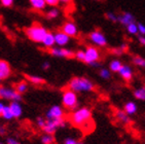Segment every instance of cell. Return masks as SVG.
I'll list each match as a JSON object with an SVG mask.
<instances>
[{"label":"cell","instance_id":"cell-9","mask_svg":"<svg viewBox=\"0 0 145 144\" xmlns=\"http://www.w3.org/2000/svg\"><path fill=\"white\" fill-rule=\"evenodd\" d=\"M89 39H91L92 42H94L96 45H98V46L103 47L107 45L106 37H105V35H104L100 30L93 31L92 33L89 34Z\"/></svg>","mask_w":145,"mask_h":144},{"label":"cell","instance_id":"cell-7","mask_svg":"<svg viewBox=\"0 0 145 144\" xmlns=\"http://www.w3.org/2000/svg\"><path fill=\"white\" fill-rule=\"evenodd\" d=\"M0 99L9 100L12 102H21L22 101V95L19 94L12 88L0 86Z\"/></svg>","mask_w":145,"mask_h":144},{"label":"cell","instance_id":"cell-41","mask_svg":"<svg viewBox=\"0 0 145 144\" xmlns=\"http://www.w3.org/2000/svg\"><path fill=\"white\" fill-rule=\"evenodd\" d=\"M6 132H7V130H6L5 126H0V135L4 136L6 134Z\"/></svg>","mask_w":145,"mask_h":144},{"label":"cell","instance_id":"cell-24","mask_svg":"<svg viewBox=\"0 0 145 144\" xmlns=\"http://www.w3.org/2000/svg\"><path fill=\"white\" fill-rule=\"evenodd\" d=\"M121 67H123V63L120 60H112L109 64V68L112 72H118Z\"/></svg>","mask_w":145,"mask_h":144},{"label":"cell","instance_id":"cell-34","mask_svg":"<svg viewBox=\"0 0 145 144\" xmlns=\"http://www.w3.org/2000/svg\"><path fill=\"white\" fill-rule=\"evenodd\" d=\"M105 18L109 21H111V22H117V16H115L113 12H106Z\"/></svg>","mask_w":145,"mask_h":144},{"label":"cell","instance_id":"cell-8","mask_svg":"<svg viewBox=\"0 0 145 144\" xmlns=\"http://www.w3.org/2000/svg\"><path fill=\"white\" fill-rule=\"evenodd\" d=\"M48 53L54 57H59V58H66L72 59L75 57V53L68 48H61V47H52L48 50Z\"/></svg>","mask_w":145,"mask_h":144},{"label":"cell","instance_id":"cell-30","mask_svg":"<svg viewBox=\"0 0 145 144\" xmlns=\"http://www.w3.org/2000/svg\"><path fill=\"white\" fill-rule=\"evenodd\" d=\"M99 75H100L102 78H104V79H109L110 76H111V73H110V71H109L108 69L103 68V69H101L100 71H99Z\"/></svg>","mask_w":145,"mask_h":144},{"label":"cell","instance_id":"cell-42","mask_svg":"<svg viewBox=\"0 0 145 144\" xmlns=\"http://www.w3.org/2000/svg\"><path fill=\"white\" fill-rule=\"evenodd\" d=\"M50 63H48V62H44V63L42 64V69L43 70H48V68H50Z\"/></svg>","mask_w":145,"mask_h":144},{"label":"cell","instance_id":"cell-19","mask_svg":"<svg viewBox=\"0 0 145 144\" xmlns=\"http://www.w3.org/2000/svg\"><path fill=\"white\" fill-rule=\"evenodd\" d=\"M137 110H138V107L134 102H128L126 103V105L123 106V111L128 114L129 117L136 113Z\"/></svg>","mask_w":145,"mask_h":144},{"label":"cell","instance_id":"cell-36","mask_svg":"<svg viewBox=\"0 0 145 144\" xmlns=\"http://www.w3.org/2000/svg\"><path fill=\"white\" fill-rule=\"evenodd\" d=\"M137 26H138V32L140 33V35H145V26L143 25L142 23H138L137 24Z\"/></svg>","mask_w":145,"mask_h":144},{"label":"cell","instance_id":"cell-13","mask_svg":"<svg viewBox=\"0 0 145 144\" xmlns=\"http://www.w3.org/2000/svg\"><path fill=\"white\" fill-rule=\"evenodd\" d=\"M117 22H120L121 25H125L127 27V26L130 25V24L135 23V18L131 12L125 11V12H123L121 14L117 16Z\"/></svg>","mask_w":145,"mask_h":144},{"label":"cell","instance_id":"cell-40","mask_svg":"<svg viewBox=\"0 0 145 144\" xmlns=\"http://www.w3.org/2000/svg\"><path fill=\"white\" fill-rule=\"evenodd\" d=\"M138 40H139L140 45L145 46V37L143 35H138Z\"/></svg>","mask_w":145,"mask_h":144},{"label":"cell","instance_id":"cell-44","mask_svg":"<svg viewBox=\"0 0 145 144\" xmlns=\"http://www.w3.org/2000/svg\"><path fill=\"white\" fill-rule=\"evenodd\" d=\"M72 0H60V2H63V3H69L71 2Z\"/></svg>","mask_w":145,"mask_h":144},{"label":"cell","instance_id":"cell-10","mask_svg":"<svg viewBox=\"0 0 145 144\" xmlns=\"http://www.w3.org/2000/svg\"><path fill=\"white\" fill-rule=\"evenodd\" d=\"M46 119H57L64 118V109L59 105H54L50 108L45 115Z\"/></svg>","mask_w":145,"mask_h":144},{"label":"cell","instance_id":"cell-2","mask_svg":"<svg viewBox=\"0 0 145 144\" xmlns=\"http://www.w3.org/2000/svg\"><path fill=\"white\" fill-rule=\"evenodd\" d=\"M95 84L87 77H73L69 81L68 89L74 93H84V92H93L95 90Z\"/></svg>","mask_w":145,"mask_h":144},{"label":"cell","instance_id":"cell-17","mask_svg":"<svg viewBox=\"0 0 145 144\" xmlns=\"http://www.w3.org/2000/svg\"><path fill=\"white\" fill-rule=\"evenodd\" d=\"M9 107H10V110L12 112V115L16 118H19V117H22L23 113V107L22 105L20 104V102H11L9 104Z\"/></svg>","mask_w":145,"mask_h":144},{"label":"cell","instance_id":"cell-43","mask_svg":"<svg viewBox=\"0 0 145 144\" xmlns=\"http://www.w3.org/2000/svg\"><path fill=\"white\" fill-rule=\"evenodd\" d=\"M4 107H5V105H4V104H3L2 102H0V117H1V114H2Z\"/></svg>","mask_w":145,"mask_h":144},{"label":"cell","instance_id":"cell-35","mask_svg":"<svg viewBox=\"0 0 145 144\" xmlns=\"http://www.w3.org/2000/svg\"><path fill=\"white\" fill-rule=\"evenodd\" d=\"M0 2L5 7H11L14 5V0H0Z\"/></svg>","mask_w":145,"mask_h":144},{"label":"cell","instance_id":"cell-26","mask_svg":"<svg viewBox=\"0 0 145 144\" xmlns=\"http://www.w3.org/2000/svg\"><path fill=\"white\" fill-rule=\"evenodd\" d=\"M41 142L42 144H56V139H55L54 135L45 134L41 137Z\"/></svg>","mask_w":145,"mask_h":144},{"label":"cell","instance_id":"cell-47","mask_svg":"<svg viewBox=\"0 0 145 144\" xmlns=\"http://www.w3.org/2000/svg\"><path fill=\"white\" fill-rule=\"evenodd\" d=\"M0 144H3V143H1V142H0Z\"/></svg>","mask_w":145,"mask_h":144},{"label":"cell","instance_id":"cell-3","mask_svg":"<svg viewBox=\"0 0 145 144\" xmlns=\"http://www.w3.org/2000/svg\"><path fill=\"white\" fill-rule=\"evenodd\" d=\"M48 32V31L43 26L39 25L37 23L26 29V35L28 36V38L30 40L34 42H42Z\"/></svg>","mask_w":145,"mask_h":144},{"label":"cell","instance_id":"cell-15","mask_svg":"<svg viewBox=\"0 0 145 144\" xmlns=\"http://www.w3.org/2000/svg\"><path fill=\"white\" fill-rule=\"evenodd\" d=\"M70 40V37L68 35L64 33V32H62V31H58L56 34H55V41L58 45L60 46H64L66 45L69 42Z\"/></svg>","mask_w":145,"mask_h":144},{"label":"cell","instance_id":"cell-45","mask_svg":"<svg viewBox=\"0 0 145 144\" xmlns=\"http://www.w3.org/2000/svg\"><path fill=\"white\" fill-rule=\"evenodd\" d=\"M76 144H84V142H81V141H77V143Z\"/></svg>","mask_w":145,"mask_h":144},{"label":"cell","instance_id":"cell-29","mask_svg":"<svg viewBox=\"0 0 145 144\" xmlns=\"http://www.w3.org/2000/svg\"><path fill=\"white\" fill-rule=\"evenodd\" d=\"M127 30L130 34H137L138 33V26H137V23H133V24H130V25L127 26Z\"/></svg>","mask_w":145,"mask_h":144},{"label":"cell","instance_id":"cell-28","mask_svg":"<svg viewBox=\"0 0 145 144\" xmlns=\"http://www.w3.org/2000/svg\"><path fill=\"white\" fill-rule=\"evenodd\" d=\"M127 50H128V45H123L121 46H120V47H115V48H112L111 53L114 54V55H116V56H120V55H123V53H126Z\"/></svg>","mask_w":145,"mask_h":144},{"label":"cell","instance_id":"cell-31","mask_svg":"<svg viewBox=\"0 0 145 144\" xmlns=\"http://www.w3.org/2000/svg\"><path fill=\"white\" fill-rule=\"evenodd\" d=\"M58 16H59V10L57 9H52L50 10H48V14H46V17H48V19H56Z\"/></svg>","mask_w":145,"mask_h":144},{"label":"cell","instance_id":"cell-27","mask_svg":"<svg viewBox=\"0 0 145 144\" xmlns=\"http://www.w3.org/2000/svg\"><path fill=\"white\" fill-rule=\"evenodd\" d=\"M132 61H133V64L136 65V66L145 68V59L142 58L141 56H135V57H133Z\"/></svg>","mask_w":145,"mask_h":144},{"label":"cell","instance_id":"cell-23","mask_svg":"<svg viewBox=\"0 0 145 144\" xmlns=\"http://www.w3.org/2000/svg\"><path fill=\"white\" fill-rule=\"evenodd\" d=\"M134 97L137 100H140V101H145V86H141V88H138L134 91Z\"/></svg>","mask_w":145,"mask_h":144},{"label":"cell","instance_id":"cell-16","mask_svg":"<svg viewBox=\"0 0 145 144\" xmlns=\"http://www.w3.org/2000/svg\"><path fill=\"white\" fill-rule=\"evenodd\" d=\"M115 118L120 122L123 124V125H130V124H131V118L129 117V115L123 110L117 109V110L115 111Z\"/></svg>","mask_w":145,"mask_h":144},{"label":"cell","instance_id":"cell-25","mask_svg":"<svg viewBox=\"0 0 145 144\" xmlns=\"http://www.w3.org/2000/svg\"><path fill=\"white\" fill-rule=\"evenodd\" d=\"M1 117L5 119V120H11V119L14 118V115H12V112H11L9 105L8 106H5V107H4L2 114H1Z\"/></svg>","mask_w":145,"mask_h":144},{"label":"cell","instance_id":"cell-11","mask_svg":"<svg viewBox=\"0 0 145 144\" xmlns=\"http://www.w3.org/2000/svg\"><path fill=\"white\" fill-rule=\"evenodd\" d=\"M11 75V67L9 63L5 60L0 59V78L2 79H7Z\"/></svg>","mask_w":145,"mask_h":144},{"label":"cell","instance_id":"cell-4","mask_svg":"<svg viewBox=\"0 0 145 144\" xmlns=\"http://www.w3.org/2000/svg\"><path fill=\"white\" fill-rule=\"evenodd\" d=\"M62 104L68 110H75L78 106V98L76 93L67 89L62 95Z\"/></svg>","mask_w":145,"mask_h":144},{"label":"cell","instance_id":"cell-37","mask_svg":"<svg viewBox=\"0 0 145 144\" xmlns=\"http://www.w3.org/2000/svg\"><path fill=\"white\" fill-rule=\"evenodd\" d=\"M45 3L50 6H57L60 3V0H44Z\"/></svg>","mask_w":145,"mask_h":144},{"label":"cell","instance_id":"cell-14","mask_svg":"<svg viewBox=\"0 0 145 144\" xmlns=\"http://www.w3.org/2000/svg\"><path fill=\"white\" fill-rule=\"evenodd\" d=\"M118 73L126 81H131L133 79V70L129 65H123Z\"/></svg>","mask_w":145,"mask_h":144},{"label":"cell","instance_id":"cell-18","mask_svg":"<svg viewBox=\"0 0 145 144\" xmlns=\"http://www.w3.org/2000/svg\"><path fill=\"white\" fill-rule=\"evenodd\" d=\"M41 43L44 45L45 47H48V50L52 48V47L54 46V45L56 43V41H55V34H53L52 32L48 31V33H46V35H45V37L43 38V40H42Z\"/></svg>","mask_w":145,"mask_h":144},{"label":"cell","instance_id":"cell-5","mask_svg":"<svg viewBox=\"0 0 145 144\" xmlns=\"http://www.w3.org/2000/svg\"><path fill=\"white\" fill-rule=\"evenodd\" d=\"M66 126V120L64 118H57V119H46L44 127L42 128V131L45 134L54 135L60 128H64Z\"/></svg>","mask_w":145,"mask_h":144},{"label":"cell","instance_id":"cell-1","mask_svg":"<svg viewBox=\"0 0 145 144\" xmlns=\"http://www.w3.org/2000/svg\"><path fill=\"white\" fill-rule=\"evenodd\" d=\"M68 120L71 122V125L80 129L84 133L92 132L95 128L92 110L89 107H81L77 110H74L68 115Z\"/></svg>","mask_w":145,"mask_h":144},{"label":"cell","instance_id":"cell-20","mask_svg":"<svg viewBox=\"0 0 145 144\" xmlns=\"http://www.w3.org/2000/svg\"><path fill=\"white\" fill-rule=\"evenodd\" d=\"M26 78L28 79V81H30L31 83H33L35 86H41V84H44L45 81L40 76H36V75H26Z\"/></svg>","mask_w":145,"mask_h":144},{"label":"cell","instance_id":"cell-33","mask_svg":"<svg viewBox=\"0 0 145 144\" xmlns=\"http://www.w3.org/2000/svg\"><path fill=\"white\" fill-rule=\"evenodd\" d=\"M45 122H46V118H45V117H37V119H36V125H37V127L40 128L41 130H42V128L44 127Z\"/></svg>","mask_w":145,"mask_h":144},{"label":"cell","instance_id":"cell-21","mask_svg":"<svg viewBox=\"0 0 145 144\" xmlns=\"http://www.w3.org/2000/svg\"><path fill=\"white\" fill-rule=\"evenodd\" d=\"M14 90H16L19 94H21V95L24 94V93H26L27 90H28V83H27V81H20V82L14 84Z\"/></svg>","mask_w":145,"mask_h":144},{"label":"cell","instance_id":"cell-6","mask_svg":"<svg viewBox=\"0 0 145 144\" xmlns=\"http://www.w3.org/2000/svg\"><path fill=\"white\" fill-rule=\"evenodd\" d=\"M84 54H86V58H84V63L89 64L91 66L98 67L99 66V60H100V52L97 47L95 46H87L86 50H84Z\"/></svg>","mask_w":145,"mask_h":144},{"label":"cell","instance_id":"cell-32","mask_svg":"<svg viewBox=\"0 0 145 144\" xmlns=\"http://www.w3.org/2000/svg\"><path fill=\"white\" fill-rule=\"evenodd\" d=\"M75 59H77L78 61L84 62V58H86V54H84V50H77L75 53Z\"/></svg>","mask_w":145,"mask_h":144},{"label":"cell","instance_id":"cell-22","mask_svg":"<svg viewBox=\"0 0 145 144\" xmlns=\"http://www.w3.org/2000/svg\"><path fill=\"white\" fill-rule=\"evenodd\" d=\"M30 3L32 7L34 9H37V10H41V9H45V5H46V3H45L44 0H30Z\"/></svg>","mask_w":145,"mask_h":144},{"label":"cell","instance_id":"cell-38","mask_svg":"<svg viewBox=\"0 0 145 144\" xmlns=\"http://www.w3.org/2000/svg\"><path fill=\"white\" fill-rule=\"evenodd\" d=\"M76 143H77V141L73 138H67V139H65V141H64V144H76Z\"/></svg>","mask_w":145,"mask_h":144},{"label":"cell","instance_id":"cell-46","mask_svg":"<svg viewBox=\"0 0 145 144\" xmlns=\"http://www.w3.org/2000/svg\"><path fill=\"white\" fill-rule=\"evenodd\" d=\"M0 83H1V78H0Z\"/></svg>","mask_w":145,"mask_h":144},{"label":"cell","instance_id":"cell-12","mask_svg":"<svg viewBox=\"0 0 145 144\" xmlns=\"http://www.w3.org/2000/svg\"><path fill=\"white\" fill-rule=\"evenodd\" d=\"M62 32H64L69 37H75L78 33L77 27L73 22H66L62 27Z\"/></svg>","mask_w":145,"mask_h":144},{"label":"cell","instance_id":"cell-39","mask_svg":"<svg viewBox=\"0 0 145 144\" xmlns=\"http://www.w3.org/2000/svg\"><path fill=\"white\" fill-rule=\"evenodd\" d=\"M6 143L7 144H21L19 141H17L16 139L14 138H7V140H6Z\"/></svg>","mask_w":145,"mask_h":144}]
</instances>
